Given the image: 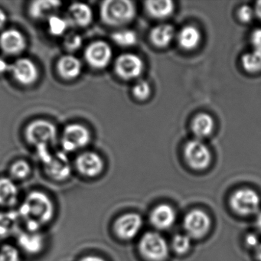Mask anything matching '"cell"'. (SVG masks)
Returning a JSON list of instances; mask_svg holds the SVG:
<instances>
[{
    "label": "cell",
    "instance_id": "7bdbcfd3",
    "mask_svg": "<svg viewBox=\"0 0 261 261\" xmlns=\"http://www.w3.org/2000/svg\"><path fill=\"white\" fill-rule=\"evenodd\" d=\"M256 249V257H257L259 261H261V244Z\"/></svg>",
    "mask_w": 261,
    "mask_h": 261
},
{
    "label": "cell",
    "instance_id": "52a82bcc",
    "mask_svg": "<svg viewBox=\"0 0 261 261\" xmlns=\"http://www.w3.org/2000/svg\"><path fill=\"white\" fill-rule=\"evenodd\" d=\"M184 156L186 163L192 169L203 170L211 163L210 151L204 143L199 140H192L185 146Z\"/></svg>",
    "mask_w": 261,
    "mask_h": 261
},
{
    "label": "cell",
    "instance_id": "1f68e13d",
    "mask_svg": "<svg viewBox=\"0 0 261 261\" xmlns=\"http://www.w3.org/2000/svg\"><path fill=\"white\" fill-rule=\"evenodd\" d=\"M63 45L67 51L69 53H74L82 48L83 45V39L77 33H70L65 36Z\"/></svg>",
    "mask_w": 261,
    "mask_h": 261
},
{
    "label": "cell",
    "instance_id": "3957f363",
    "mask_svg": "<svg viewBox=\"0 0 261 261\" xmlns=\"http://www.w3.org/2000/svg\"><path fill=\"white\" fill-rule=\"evenodd\" d=\"M57 136V129L51 122L37 120L30 123L25 128V137L28 143L34 145H48L54 142Z\"/></svg>",
    "mask_w": 261,
    "mask_h": 261
},
{
    "label": "cell",
    "instance_id": "74e56055",
    "mask_svg": "<svg viewBox=\"0 0 261 261\" xmlns=\"http://www.w3.org/2000/svg\"><path fill=\"white\" fill-rule=\"evenodd\" d=\"M10 67H11L10 64L7 63V61L0 58V74H4L7 71H10Z\"/></svg>",
    "mask_w": 261,
    "mask_h": 261
},
{
    "label": "cell",
    "instance_id": "cb8c5ba5",
    "mask_svg": "<svg viewBox=\"0 0 261 261\" xmlns=\"http://www.w3.org/2000/svg\"><path fill=\"white\" fill-rule=\"evenodd\" d=\"M174 35L175 30L172 25L163 24L152 29L150 33V40L155 46L164 48L169 45Z\"/></svg>",
    "mask_w": 261,
    "mask_h": 261
},
{
    "label": "cell",
    "instance_id": "4316f807",
    "mask_svg": "<svg viewBox=\"0 0 261 261\" xmlns=\"http://www.w3.org/2000/svg\"><path fill=\"white\" fill-rule=\"evenodd\" d=\"M47 20H48V32L53 36H63L70 25L68 19L61 17L57 15L50 16Z\"/></svg>",
    "mask_w": 261,
    "mask_h": 261
},
{
    "label": "cell",
    "instance_id": "7402d4cb",
    "mask_svg": "<svg viewBox=\"0 0 261 261\" xmlns=\"http://www.w3.org/2000/svg\"><path fill=\"white\" fill-rule=\"evenodd\" d=\"M62 6V3L53 0H36L29 7L30 16L34 19H48Z\"/></svg>",
    "mask_w": 261,
    "mask_h": 261
},
{
    "label": "cell",
    "instance_id": "f1b7e54d",
    "mask_svg": "<svg viewBox=\"0 0 261 261\" xmlns=\"http://www.w3.org/2000/svg\"><path fill=\"white\" fill-rule=\"evenodd\" d=\"M31 174V166L24 160L15 162L10 169V178L14 181L27 179Z\"/></svg>",
    "mask_w": 261,
    "mask_h": 261
},
{
    "label": "cell",
    "instance_id": "8fae6325",
    "mask_svg": "<svg viewBox=\"0 0 261 261\" xmlns=\"http://www.w3.org/2000/svg\"><path fill=\"white\" fill-rule=\"evenodd\" d=\"M116 73L124 80H130L140 76L143 69V62L134 54L121 55L115 62Z\"/></svg>",
    "mask_w": 261,
    "mask_h": 261
},
{
    "label": "cell",
    "instance_id": "83f0119b",
    "mask_svg": "<svg viewBox=\"0 0 261 261\" xmlns=\"http://www.w3.org/2000/svg\"><path fill=\"white\" fill-rule=\"evenodd\" d=\"M243 67L250 73H255L261 70V53L253 50L252 53H247L241 59Z\"/></svg>",
    "mask_w": 261,
    "mask_h": 261
},
{
    "label": "cell",
    "instance_id": "7c38bea8",
    "mask_svg": "<svg viewBox=\"0 0 261 261\" xmlns=\"http://www.w3.org/2000/svg\"><path fill=\"white\" fill-rule=\"evenodd\" d=\"M77 172L87 178H95L103 171L105 164L101 157L94 152L80 154L75 160Z\"/></svg>",
    "mask_w": 261,
    "mask_h": 261
},
{
    "label": "cell",
    "instance_id": "d6a6232c",
    "mask_svg": "<svg viewBox=\"0 0 261 261\" xmlns=\"http://www.w3.org/2000/svg\"><path fill=\"white\" fill-rule=\"evenodd\" d=\"M172 247L177 253L179 254L186 253L191 247L190 237L188 235H176L172 241Z\"/></svg>",
    "mask_w": 261,
    "mask_h": 261
},
{
    "label": "cell",
    "instance_id": "30bf717a",
    "mask_svg": "<svg viewBox=\"0 0 261 261\" xmlns=\"http://www.w3.org/2000/svg\"><path fill=\"white\" fill-rule=\"evenodd\" d=\"M10 72L18 83L25 86L34 84L39 76L36 64L27 58L18 59L11 64Z\"/></svg>",
    "mask_w": 261,
    "mask_h": 261
},
{
    "label": "cell",
    "instance_id": "d4e9b609",
    "mask_svg": "<svg viewBox=\"0 0 261 261\" xmlns=\"http://www.w3.org/2000/svg\"><path fill=\"white\" fill-rule=\"evenodd\" d=\"M145 7L149 16L155 19H164L172 14L174 4L170 0L146 1Z\"/></svg>",
    "mask_w": 261,
    "mask_h": 261
},
{
    "label": "cell",
    "instance_id": "44dd1931",
    "mask_svg": "<svg viewBox=\"0 0 261 261\" xmlns=\"http://www.w3.org/2000/svg\"><path fill=\"white\" fill-rule=\"evenodd\" d=\"M175 211L167 204H160L157 206L150 215V221L152 225L160 230L169 228L175 223Z\"/></svg>",
    "mask_w": 261,
    "mask_h": 261
},
{
    "label": "cell",
    "instance_id": "8992f818",
    "mask_svg": "<svg viewBox=\"0 0 261 261\" xmlns=\"http://www.w3.org/2000/svg\"><path fill=\"white\" fill-rule=\"evenodd\" d=\"M232 209L241 215L256 213L260 205V199L256 192L249 189H240L232 195L230 200Z\"/></svg>",
    "mask_w": 261,
    "mask_h": 261
},
{
    "label": "cell",
    "instance_id": "d590c367",
    "mask_svg": "<svg viewBox=\"0 0 261 261\" xmlns=\"http://www.w3.org/2000/svg\"><path fill=\"white\" fill-rule=\"evenodd\" d=\"M251 42L254 50L261 53V29H258L252 33Z\"/></svg>",
    "mask_w": 261,
    "mask_h": 261
},
{
    "label": "cell",
    "instance_id": "2e32d148",
    "mask_svg": "<svg viewBox=\"0 0 261 261\" xmlns=\"http://www.w3.org/2000/svg\"><path fill=\"white\" fill-rule=\"evenodd\" d=\"M16 237L18 246L27 254H39L45 247V238L40 231H19Z\"/></svg>",
    "mask_w": 261,
    "mask_h": 261
},
{
    "label": "cell",
    "instance_id": "836d02e7",
    "mask_svg": "<svg viewBox=\"0 0 261 261\" xmlns=\"http://www.w3.org/2000/svg\"><path fill=\"white\" fill-rule=\"evenodd\" d=\"M151 93V88L148 82L140 81L133 88V94L138 100H146Z\"/></svg>",
    "mask_w": 261,
    "mask_h": 261
},
{
    "label": "cell",
    "instance_id": "4dcf8cb0",
    "mask_svg": "<svg viewBox=\"0 0 261 261\" xmlns=\"http://www.w3.org/2000/svg\"><path fill=\"white\" fill-rule=\"evenodd\" d=\"M0 261H21L19 250L11 244L0 247Z\"/></svg>",
    "mask_w": 261,
    "mask_h": 261
},
{
    "label": "cell",
    "instance_id": "d6986e66",
    "mask_svg": "<svg viewBox=\"0 0 261 261\" xmlns=\"http://www.w3.org/2000/svg\"><path fill=\"white\" fill-rule=\"evenodd\" d=\"M21 219L16 211L0 212V238L5 239L17 235Z\"/></svg>",
    "mask_w": 261,
    "mask_h": 261
},
{
    "label": "cell",
    "instance_id": "484cf974",
    "mask_svg": "<svg viewBox=\"0 0 261 261\" xmlns=\"http://www.w3.org/2000/svg\"><path fill=\"white\" fill-rule=\"evenodd\" d=\"M178 44L186 50L196 48L201 41V33L195 27L189 25L180 30L178 36Z\"/></svg>",
    "mask_w": 261,
    "mask_h": 261
},
{
    "label": "cell",
    "instance_id": "f546056e",
    "mask_svg": "<svg viewBox=\"0 0 261 261\" xmlns=\"http://www.w3.org/2000/svg\"><path fill=\"white\" fill-rule=\"evenodd\" d=\"M111 38L116 44L120 46H132L137 42V35L131 30L117 32L112 35Z\"/></svg>",
    "mask_w": 261,
    "mask_h": 261
},
{
    "label": "cell",
    "instance_id": "9c48e42d",
    "mask_svg": "<svg viewBox=\"0 0 261 261\" xmlns=\"http://www.w3.org/2000/svg\"><path fill=\"white\" fill-rule=\"evenodd\" d=\"M45 173L51 179L63 181L71 175V166L65 152H59L51 155V159L44 164Z\"/></svg>",
    "mask_w": 261,
    "mask_h": 261
},
{
    "label": "cell",
    "instance_id": "5b68a950",
    "mask_svg": "<svg viewBox=\"0 0 261 261\" xmlns=\"http://www.w3.org/2000/svg\"><path fill=\"white\" fill-rule=\"evenodd\" d=\"M91 141V133L88 128L79 123L65 126L62 133V146L65 152H74L85 147Z\"/></svg>",
    "mask_w": 261,
    "mask_h": 261
},
{
    "label": "cell",
    "instance_id": "e0dca14e",
    "mask_svg": "<svg viewBox=\"0 0 261 261\" xmlns=\"http://www.w3.org/2000/svg\"><path fill=\"white\" fill-rule=\"evenodd\" d=\"M92 19V10L86 4L74 3L70 6L68 18L70 25L84 28L89 25Z\"/></svg>",
    "mask_w": 261,
    "mask_h": 261
},
{
    "label": "cell",
    "instance_id": "60d3db41",
    "mask_svg": "<svg viewBox=\"0 0 261 261\" xmlns=\"http://www.w3.org/2000/svg\"><path fill=\"white\" fill-rule=\"evenodd\" d=\"M255 13L261 19V1L256 3V7H255Z\"/></svg>",
    "mask_w": 261,
    "mask_h": 261
},
{
    "label": "cell",
    "instance_id": "e575fe53",
    "mask_svg": "<svg viewBox=\"0 0 261 261\" xmlns=\"http://www.w3.org/2000/svg\"><path fill=\"white\" fill-rule=\"evenodd\" d=\"M238 18L244 22H249L253 19L254 12L248 6H243L238 10Z\"/></svg>",
    "mask_w": 261,
    "mask_h": 261
},
{
    "label": "cell",
    "instance_id": "277c9868",
    "mask_svg": "<svg viewBox=\"0 0 261 261\" xmlns=\"http://www.w3.org/2000/svg\"><path fill=\"white\" fill-rule=\"evenodd\" d=\"M140 253L151 261H162L169 253V247L160 233L149 232L143 235L140 242Z\"/></svg>",
    "mask_w": 261,
    "mask_h": 261
},
{
    "label": "cell",
    "instance_id": "8d00e7d4",
    "mask_svg": "<svg viewBox=\"0 0 261 261\" xmlns=\"http://www.w3.org/2000/svg\"><path fill=\"white\" fill-rule=\"evenodd\" d=\"M246 244L250 247L256 248L260 244L259 241V238L254 233H250L247 235L245 239Z\"/></svg>",
    "mask_w": 261,
    "mask_h": 261
},
{
    "label": "cell",
    "instance_id": "b9f144b4",
    "mask_svg": "<svg viewBox=\"0 0 261 261\" xmlns=\"http://www.w3.org/2000/svg\"><path fill=\"white\" fill-rule=\"evenodd\" d=\"M256 225L258 230L261 231V212L258 214L257 216H256Z\"/></svg>",
    "mask_w": 261,
    "mask_h": 261
},
{
    "label": "cell",
    "instance_id": "7a4b0ae2",
    "mask_svg": "<svg viewBox=\"0 0 261 261\" xmlns=\"http://www.w3.org/2000/svg\"><path fill=\"white\" fill-rule=\"evenodd\" d=\"M136 14L135 7L129 0H107L102 3L100 15L102 21L111 27H120L130 22Z\"/></svg>",
    "mask_w": 261,
    "mask_h": 261
},
{
    "label": "cell",
    "instance_id": "ab89813d",
    "mask_svg": "<svg viewBox=\"0 0 261 261\" xmlns=\"http://www.w3.org/2000/svg\"><path fill=\"white\" fill-rule=\"evenodd\" d=\"M7 16L4 10L0 9V29L5 25L6 22H7Z\"/></svg>",
    "mask_w": 261,
    "mask_h": 261
},
{
    "label": "cell",
    "instance_id": "4fadbf2b",
    "mask_svg": "<svg viewBox=\"0 0 261 261\" xmlns=\"http://www.w3.org/2000/svg\"><path fill=\"white\" fill-rule=\"evenodd\" d=\"M211 221L207 214L201 210L189 212L184 220V227L190 238H200L208 231Z\"/></svg>",
    "mask_w": 261,
    "mask_h": 261
},
{
    "label": "cell",
    "instance_id": "9a60e30c",
    "mask_svg": "<svg viewBox=\"0 0 261 261\" xmlns=\"http://www.w3.org/2000/svg\"><path fill=\"white\" fill-rule=\"evenodd\" d=\"M25 39L23 35L16 30H7L0 35V48L10 56L21 54L25 50Z\"/></svg>",
    "mask_w": 261,
    "mask_h": 261
},
{
    "label": "cell",
    "instance_id": "f35d334b",
    "mask_svg": "<svg viewBox=\"0 0 261 261\" xmlns=\"http://www.w3.org/2000/svg\"><path fill=\"white\" fill-rule=\"evenodd\" d=\"M79 261H106L100 256H95V255H87L81 258Z\"/></svg>",
    "mask_w": 261,
    "mask_h": 261
},
{
    "label": "cell",
    "instance_id": "ba28073f",
    "mask_svg": "<svg viewBox=\"0 0 261 261\" xmlns=\"http://www.w3.org/2000/svg\"><path fill=\"white\" fill-rule=\"evenodd\" d=\"M87 63L94 69L106 68L112 58V50L107 42L97 41L90 44L85 51Z\"/></svg>",
    "mask_w": 261,
    "mask_h": 261
},
{
    "label": "cell",
    "instance_id": "603a6c76",
    "mask_svg": "<svg viewBox=\"0 0 261 261\" xmlns=\"http://www.w3.org/2000/svg\"><path fill=\"white\" fill-rule=\"evenodd\" d=\"M213 118L209 114L201 113L194 117L191 124L192 132L198 138H205L212 134L214 130Z\"/></svg>",
    "mask_w": 261,
    "mask_h": 261
},
{
    "label": "cell",
    "instance_id": "6da1fadb",
    "mask_svg": "<svg viewBox=\"0 0 261 261\" xmlns=\"http://www.w3.org/2000/svg\"><path fill=\"white\" fill-rule=\"evenodd\" d=\"M17 212L27 230L39 232L54 218L56 208L53 200L47 194L36 190L27 195Z\"/></svg>",
    "mask_w": 261,
    "mask_h": 261
},
{
    "label": "cell",
    "instance_id": "ac0fdd59",
    "mask_svg": "<svg viewBox=\"0 0 261 261\" xmlns=\"http://www.w3.org/2000/svg\"><path fill=\"white\" fill-rule=\"evenodd\" d=\"M59 75L65 80L71 81L79 77L82 70L80 59L72 55L62 56L57 63Z\"/></svg>",
    "mask_w": 261,
    "mask_h": 261
},
{
    "label": "cell",
    "instance_id": "ffe728a7",
    "mask_svg": "<svg viewBox=\"0 0 261 261\" xmlns=\"http://www.w3.org/2000/svg\"><path fill=\"white\" fill-rule=\"evenodd\" d=\"M19 198V189L10 177L0 178V207H11L16 205Z\"/></svg>",
    "mask_w": 261,
    "mask_h": 261
},
{
    "label": "cell",
    "instance_id": "5bb4252c",
    "mask_svg": "<svg viewBox=\"0 0 261 261\" xmlns=\"http://www.w3.org/2000/svg\"><path fill=\"white\" fill-rule=\"evenodd\" d=\"M143 225V220L137 214L122 215L114 223V231L122 240H130L137 236Z\"/></svg>",
    "mask_w": 261,
    "mask_h": 261
}]
</instances>
